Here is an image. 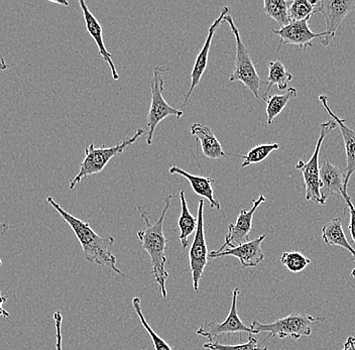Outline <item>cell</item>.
Masks as SVG:
<instances>
[{
    "mask_svg": "<svg viewBox=\"0 0 355 350\" xmlns=\"http://www.w3.org/2000/svg\"><path fill=\"white\" fill-rule=\"evenodd\" d=\"M1 265H2V260H1V259H0V267H1Z\"/></svg>",
    "mask_w": 355,
    "mask_h": 350,
    "instance_id": "cell-38",
    "label": "cell"
},
{
    "mask_svg": "<svg viewBox=\"0 0 355 350\" xmlns=\"http://www.w3.org/2000/svg\"><path fill=\"white\" fill-rule=\"evenodd\" d=\"M352 278H354L355 279V268L354 270H352Z\"/></svg>",
    "mask_w": 355,
    "mask_h": 350,
    "instance_id": "cell-37",
    "label": "cell"
},
{
    "mask_svg": "<svg viewBox=\"0 0 355 350\" xmlns=\"http://www.w3.org/2000/svg\"><path fill=\"white\" fill-rule=\"evenodd\" d=\"M325 318L321 316H313L306 313H292L291 315L277 319L272 323L259 322L254 321L250 325L254 334L268 332V336L266 340L270 338H279L285 339L291 338L294 340H298L302 336H310L312 333V323L317 321H324Z\"/></svg>",
    "mask_w": 355,
    "mask_h": 350,
    "instance_id": "cell-4",
    "label": "cell"
},
{
    "mask_svg": "<svg viewBox=\"0 0 355 350\" xmlns=\"http://www.w3.org/2000/svg\"><path fill=\"white\" fill-rule=\"evenodd\" d=\"M170 70L166 67H155L154 75L150 81V92H152V102H150V112L148 114V136H146V145H153V137L157 126L168 116H175L181 119L184 113L182 110H176L166 103L163 96L165 81L163 75Z\"/></svg>",
    "mask_w": 355,
    "mask_h": 350,
    "instance_id": "cell-7",
    "label": "cell"
},
{
    "mask_svg": "<svg viewBox=\"0 0 355 350\" xmlns=\"http://www.w3.org/2000/svg\"><path fill=\"white\" fill-rule=\"evenodd\" d=\"M316 12L325 17L326 35L320 39L322 45L329 46L336 35L337 28L350 12L355 10L354 0H321L317 1Z\"/></svg>",
    "mask_w": 355,
    "mask_h": 350,
    "instance_id": "cell-10",
    "label": "cell"
},
{
    "mask_svg": "<svg viewBox=\"0 0 355 350\" xmlns=\"http://www.w3.org/2000/svg\"><path fill=\"white\" fill-rule=\"evenodd\" d=\"M6 299L8 298H6V295H4L3 293H2L1 291H0V316L4 317V318H10V314L8 313V312L6 311V310H4L3 307H2L4 303L6 302Z\"/></svg>",
    "mask_w": 355,
    "mask_h": 350,
    "instance_id": "cell-32",
    "label": "cell"
},
{
    "mask_svg": "<svg viewBox=\"0 0 355 350\" xmlns=\"http://www.w3.org/2000/svg\"><path fill=\"white\" fill-rule=\"evenodd\" d=\"M205 350H268V347H261L259 344L257 339L252 336V334L248 335V342L241 343V344H221V343L214 341V342L205 343L203 345Z\"/></svg>",
    "mask_w": 355,
    "mask_h": 350,
    "instance_id": "cell-29",
    "label": "cell"
},
{
    "mask_svg": "<svg viewBox=\"0 0 355 350\" xmlns=\"http://www.w3.org/2000/svg\"><path fill=\"white\" fill-rule=\"evenodd\" d=\"M279 143H266V145H259L250 150L245 156H236L239 158L243 159V163L241 164V168H246L254 164H259L265 161L272 152L279 150Z\"/></svg>",
    "mask_w": 355,
    "mask_h": 350,
    "instance_id": "cell-26",
    "label": "cell"
},
{
    "mask_svg": "<svg viewBox=\"0 0 355 350\" xmlns=\"http://www.w3.org/2000/svg\"><path fill=\"white\" fill-rule=\"evenodd\" d=\"M239 295V289L235 288L232 292V303L230 314L223 322L218 323L211 321V322L203 323L197 330V335L209 339V342H214V339L218 338L223 334L243 333V332L254 334L252 327L246 326L239 318V312H237Z\"/></svg>",
    "mask_w": 355,
    "mask_h": 350,
    "instance_id": "cell-9",
    "label": "cell"
},
{
    "mask_svg": "<svg viewBox=\"0 0 355 350\" xmlns=\"http://www.w3.org/2000/svg\"><path fill=\"white\" fill-rule=\"evenodd\" d=\"M198 225L195 231L194 240H193L191 249L189 250V260H190L191 274H192L193 288L194 291L198 293L199 283L203 276L204 270L209 261L207 243L205 238V230H204V200L199 201L198 206Z\"/></svg>",
    "mask_w": 355,
    "mask_h": 350,
    "instance_id": "cell-8",
    "label": "cell"
},
{
    "mask_svg": "<svg viewBox=\"0 0 355 350\" xmlns=\"http://www.w3.org/2000/svg\"><path fill=\"white\" fill-rule=\"evenodd\" d=\"M224 21L230 24L236 43V58H235L234 69L230 77V82H241L254 95L255 98L259 97V89L263 79L257 74V69L254 65L252 58L248 54V49L244 46L241 40V33L235 26L232 15H227L224 17Z\"/></svg>",
    "mask_w": 355,
    "mask_h": 350,
    "instance_id": "cell-6",
    "label": "cell"
},
{
    "mask_svg": "<svg viewBox=\"0 0 355 350\" xmlns=\"http://www.w3.org/2000/svg\"><path fill=\"white\" fill-rule=\"evenodd\" d=\"M337 128V123L334 121H329L327 123L320 125V136L317 141L313 156L311 157L307 163L300 159L296 165V170H298L303 176L304 183L306 188V201H312L317 205H324L327 199L321 194L320 185V167H319V157L320 150L323 145L324 139L332 132Z\"/></svg>",
    "mask_w": 355,
    "mask_h": 350,
    "instance_id": "cell-5",
    "label": "cell"
},
{
    "mask_svg": "<svg viewBox=\"0 0 355 350\" xmlns=\"http://www.w3.org/2000/svg\"><path fill=\"white\" fill-rule=\"evenodd\" d=\"M317 1L313 0H295L288 8V17L291 23L310 19L313 13L316 12Z\"/></svg>",
    "mask_w": 355,
    "mask_h": 350,
    "instance_id": "cell-25",
    "label": "cell"
},
{
    "mask_svg": "<svg viewBox=\"0 0 355 350\" xmlns=\"http://www.w3.org/2000/svg\"><path fill=\"white\" fill-rule=\"evenodd\" d=\"M294 76L286 69L285 65L281 61L268 62V76L266 82L268 83L266 92L263 93V99H268V94L270 88L277 85L279 90H286L288 88V82L292 81Z\"/></svg>",
    "mask_w": 355,
    "mask_h": 350,
    "instance_id": "cell-22",
    "label": "cell"
},
{
    "mask_svg": "<svg viewBox=\"0 0 355 350\" xmlns=\"http://www.w3.org/2000/svg\"><path fill=\"white\" fill-rule=\"evenodd\" d=\"M322 238H323L324 243L329 247L336 245V247L347 250L354 256L355 261V250L346 238L341 218L332 219L331 221L323 225V227H322Z\"/></svg>",
    "mask_w": 355,
    "mask_h": 350,
    "instance_id": "cell-20",
    "label": "cell"
},
{
    "mask_svg": "<svg viewBox=\"0 0 355 350\" xmlns=\"http://www.w3.org/2000/svg\"><path fill=\"white\" fill-rule=\"evenodd\" d=\"M292 1L286 0H265L263 1V12L270 19L277 21L282 28L291 24L288 17V8Z\"/></svg>",
    "mask_w": 355,
    "mask_h": 350,
    "instance_id": "cell-24",
    "label": "cell"
},
{
    "mask_svg": "<svg viewBox=\"0 0 355 350\" xmlns=\"http://www.w3.org/2000/svg\"><path fill=\"white\" fill-rule=\"evenodd\" d=\"M48 203L61 215L62 218L72 228L73 232L83 250L84 256L86 261L92 263L101 265V267L110 268L113 272L124 277L125 274L117 268L116 258L111 252L110 247L114 243V238L112 236H100L90 225L86 221L81 220L72 214L67 212L61 207L59 203L55 202L54 198L48 196Z\"/></svg>",
    "mask_w": 355,
    "mask_h": 350,
    "instance_id": "cell-1",
    "label": "cell"
},
{
    "mask_svg": "<svg viewBox=\"0 0 355 350\" xmlns=\"http://www.w3.org/2000/svg\"><path fill=\"white\" fill-rule=\"evenodd\" d=\"M174 198V195L170 194L165 197V207L162 211L161 216L155 220V222L150 223L148 215L144 211L141 206L137 205L139 215L146 222V227L141 231L137 232V238L141 240V247L148 252L152 261L153 271L152 274L155 277V282L159 286V292L164 298H166V283L168 279V272L166 270V249L168 239L164 234V220L168 208H170L171 201Z\"/></svg>",
    "mask_w": 355,
    "mask_h": 350,
    "instance_id": "cell-2",
    "label": "cell"
},
{
    "mask_svg": "<svg viewBox=\"0 0 355 350\" xmlns=\"http://www.w3.org/2000/svg\"><path fill=\"white\" fill-rule=\"evenodd\" d=\"M144 134H146L144 130L139 128L137 132H135V136L130 137V139H124L121 143H117L114 147L111 148H106L104 146L97 148L95 147L94 143H91L85 150V158H84L81 165H80L79 173H78L74 178H72L70 184H69L70 185L69 186L70 190L74 189L83 179L101 173L102 170L105 169L106 166H107L111 159L119 156V155H121L126 148L137 143V139L143 137Z\"/></svg>",
    "mask_w": 355,
    "mask_h": 350,
    "instance_id": "cell-3",
    "label": "cell"
},
{
    "mask_svg": "<svg viewBox=\"0 0 355 350\" xmlns=\"http://www.w3.org/2000/svg\"><path fill=\"white\" fill-rule=\"evenodd\" d=\"M266 238V234L254 239V240L248 241L239 247H233V249H226L223 252L216 254L211 252L209 259H219L223 256H234L239 259L243 268H257L259 263L265 260V254L261 250V243Z\"/></svg>",
    "mask_w": 355,
    "mask_h": 350,
    "instance_id": "cell-14",
    "label": "cell"
},
{
    "mask_svg": "<svg viewBox=\"0 0 355 350\" xmlns=\"http://www.w3.org/2000/svg\"><path fill=\"white\" fill-rule=\"evenodd\" d=\"M0 229L3 230V231H6V230L11 229L10 226L4 225V223L0 222Z\"/></svg>",
    "mask_w": 355,
    "mask_h": 350,
    "instance_id": "cell-36",
    "label": "cell"
},
{
    "mask_svg": "<svg viewBox=\"0 0 355 350\" xmlns=\"http://www.w3.org/2000/svg\"><path fill=\"white\" fill-rule=\"evenodd\" d=\"M8 69V64L6 63V60H0V71H6Z\"/></svg>",
    "mask_w": 355,
    "mask_h": 350,
    "instance_id": "cell-34",
    "label": "cell"
},
{
    "mask_svg": "<svg viewBox=\"0 0 355 350\" xmlns=\"http://www.w3.org/2000/svg\"><path fill=\"white\" fill-rule=\"evenodd\" d=\"M50 2H52V3L60 4V6H69V2L63 1V0H62V1H55V0H50Z\"/></svg>",
    "mask_w": 355,
    "mask_h": 350,
    "instance_id": "cell-35",
    "label": "cell"
},
{
    "mask_svg": "<svg viewBox=\"0 0 355 350\" xmlns=\"http://www.w3.org/2000/svg\"><path fill=\"white\" fill-rule=\"evenodd\" d=\"M54 320L55 325V349L63 350L62 347V322H63V316L60 311L55 312L54 314Z\"/></svg>",
    "mask_w": 355,
    "mask_h": 350,
    "instance_id": "cell-31",
    "label": "cell"
},
{
    "mask_svg": "<svg viewBox=\"0 0 355 350\" xmlns=\"http://www.w3.org/2000/svg\"><path fill=\"white\" fill-rule=\"evenodd\" d=\"M228 12H230V8H228V6H224V8H222L220 15L211 24L205 43H204L203 46H202L201 51H200L196 60H195L194 67H193L192 73H191L190 89L188 90L187 94H186L183 106L187 105L193 91L199 85L202 76H203L204 73H205L206 68H207L208 56H209L213 37H214L215 33H216L217 28H219L222 21H224V17L228 15Z\"/></svg>",
    "mask_w": 355,
    "mask_h": 350,
    "instance_id": "cell-13",
    "label": "cell"
},
{
    "mask_svg": "<svg viewBox=\"0 0 355 350\" xmlns=\"http://www.w3.org/2000/svg\"><path fill=\"white\" fill-rule=\"evenodd\" d=\"M266 197L261 195L257 199L252 200V207L250 210L243 209L237 217L236 222L234 225L228 226V232L225 236V243L218 250H214V252L219 254L224 250L233 249V247H239L243 243H248L250 238V234L252 231V220L254 215L257 208L263 202H266Z\"/></svg>",
    "mask_w": 355,
    "mask_h": 350,
    "instance_id": "cell-11",
    "label": "cell"
},
{
    "mask_svg": "<svg viewBox=\"0 0 355 350\" xmlns=\"http://www.w3.org/2000/svg\"><path fill=\"white\" fill-rule=\"evenodd\" d=\"M190 132L201 143L202 152L206 158L221 159L227 157L228 154L224 152L214 132L207 125L203 123H194L191 125Z\"/></svg>",
    "mask_w": 355,
    "mask_h": 350,
    "instance_id": "cell-18",
    "label": "cell"
},
{
    "mask_svg": "<svg viewBox=\"0 0 355 350\" xmlns=\"http://www.w3.org/2000/svg\"><path fill=\"white\" fill-rule=\"evenodd\" d=\"M341 195H343L346 206H347L348 212H349L350 221L348 229H349L350 236H352V240L355 243V207L347 192L343 191Z\"/></svg>",
    "mask_w": 355,
    "mask_h": 350,
    "instance_id": "cell-30",
    "label": "cell"
},
{
    "mask_svg": "<svg viewBox=\"0 0 355 350\" xmlns=\"http://www.w3.org/2000/svg\"><path fill=\"white\" fill-rule=\"evenodd\" d=\"M341 350H355V338L349 336L347 340L344 342L343 349Z\"/></svg>",
    "mask_w": 355,
    "mask_h": 350,
    "instance_id": "cell-33",
    "label": "cell"
},
{
    "mask_svg": "<svg viewBox=\"0 0 355 350\" xmlns=\"http://www.w3.org/2000/svg\"><path fill=\"white\" fill-rule=\"evenodd\" d=\"M180 201H181V214L179 217L180 241L182 249L185 250L188 247V238L193 232L196 231L198 225V219L191 214L189 210L187 201H186L185 191L180 192Z\"/></svg>",
    "mask_w": 355,
    "mask_h": 350,
    "instance_id": "cell-21",
    "label": "cell"
},
{
    "mask_svg": "<svg viewBox=\"0 0 355 350\" xmlns=\"http://www.w3.org/2000/svg\"><path fill=\"white\" fill-rule=\"evenodd\" d=\"M345 178V170L339 169L336 166L332 165L327 158H325L320 167L321 194L326 199L329 195L338 194V193L341 194L345 191L344 190Z\"/></svg>",
    "mask_w": 355,
    "mask_h": 350,
    "instance_id": "cell-19",
    "label": "cell"
},
{
    "mask_svg": "<svg viewBox=\"0 0 355 350\" xmlns=\"http://www.w3.org/2000/svg\"><path fill=\"white\" fill-rule=\"evenodd\" d=\"M310 19H304L301 21H295L291 23L285 28H279V30H272V32L275 35H279L281 37V42L277 46V53L281 50L282 45H294L299 46L300 48L306 50L308 48H312V41L316 37L322 39L325 37L326 33H313L308 26V21Z\"/></svg>",
    "mask_w": 355,
    "mask_h": 350,
    "instance_id": "cell-12",
    "label": "cell"
},
{
    "mask_svg": "<svg viewBox=\"0 0 355 350\" xmlns=\"http://www.w3.org/2000/svg\"><path fill=\"white\" fill-rule=\"evenodd\" d=\"M319 101L321 102L322 106L325 108L330 117L337 123L339 130H340L341 136H343L344 141V147H345L346 152V178L345 184H344V190L347 192L348 183L350 178L355 173V132L352 128H348L345 123V119H339L331 108L328 105V98L325 95L319 96Z\"/></svg>",
    "mask_w": 355,
    "mask_h": 350,
    "instance_id": "cell-15",
    "label": "cell"
},
{
    "mask_svg": "<svg viewBox=\"0 0 355 350\" xmlns=\"http://www.w3.org/2000/svg\"><path fill=\"white\" fill-rule=\"evenodd\" d=\"M132 306L133 309H135V313L139 316V320H141V325L144 327V329L148 332V335H150V339H152L153 343H154V347L155 350H173L172 347L164 340L163 338H159L154 329L150 327V325L148 324V321L144 318L143 311H141V299L139 297H135V298L132 299Z\"/></svg>",
    "mask_w": 355,
    "mask_h": 350,
    "instance_id": "cell-28",
    "label": "cell"
},
{
    "mask_svg": "<svg viewBox=\"0 0 355 350\" xmlns=\"http://www.w3.org/2000/svg\"><path fill=\"white\" fill-rule=\"evenodd\" d=\"M281 263L288 271L293 274H299L310 265L311 260L298 250H294L284 252L281 256Z\"/></svg>",
    "mask_w": 355,
    "mask_h": 350,
    "instance_id": "cell-27",
    "label": "cell"
},
{
    "mask_svg": "<svg viewBox=\"0 0 355 350\" xmlns=\"http://www.w3.org/2000/svg\"><path fill=\"white\" fill-rule=\"evenodd\" d=\"M80 6H81L82 12H83L84 21H85L86 28H87L89 35H91L97 46H98L100 56L108 64L111 70V75L114 81H119V75L115 67L114 62L112 60V55L108 52L103 41V32H102V26L98 19L94 17L92 12L89 10L87 4L83 0H80Z\"/></svg>",
    "mask_w": 355,
    "mask_h": 350,
    "instance_id": "cell-16",
    "label": "cell"
},
{
    "mask_svg": "<svg viewBox=\"0 0 355 350\" xmlns=\"http://www.w3.org/2000/svg\"><path fill=\"white\" fill-rule=\"evenodd\" d=\"M168 172H170V174L180 175V176H183L184 178L187 179L195 194L206 199L209 202L210 207L212 209L221 210V204L215 198L214 190H213V184L215 183L214 179L190 174V173L186 172V170H182L181 168L176 167V166L171 167Z\"/></svg>",
    "mask_w": 355,
    "mask_h": 350,
    "instance_id": "cell-17",
    "label": "cell"
},
{
    "mask_svg": "<svg viewBox=\"0 0 355 350\" xmlns=\"http://www.w3.org/2000/svg\"><path fill=\"white\" fill-rule=\"evenodd\" d=\"M297 97V90L295 88H288L283 94H275L266 99V116L268 125H272L274 123L275 119L291 99Z\"/></svg>",
    "mask_w": 355,
    "mask_h": 350,
    "instance_id": "cell-23",
    "label": "cell"
}]
</instances>
